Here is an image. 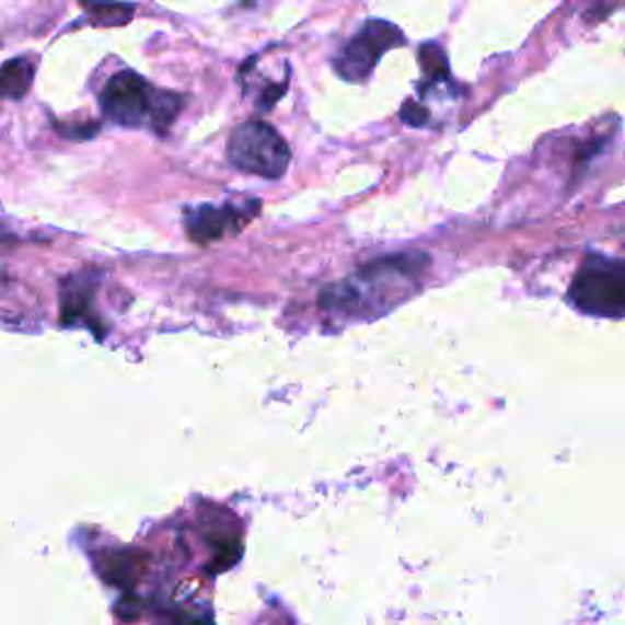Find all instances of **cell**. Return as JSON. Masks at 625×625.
I'll return each mask as SVG.
<instances>
[{
	"mask_svg": "<svg viewBox=\"0 0 625 625\" xmlns=\"http://www.w3.org/2000/svg\"><path fill=\"white\" fill-rule=\"evenodd\" d=\"M406 45L404 32L386 20H369L333 59V69L349 83H364L389 49Z\"/></svg>",
	"mask_w": 625,
	"mask_h": 625,
	"instance_id": "5",
	"label": "cell"
},
{
	"mask_svg": "<svg viewBox=\"0 0 625 625\" xmlns=\"http://www.w3.org/2000/svg\"><path fill=\"white\" fill-rule=\"evenodd\" d=\"M575 309L597 317H623L625 313V264L621 259L587 254L569 286Z\"/></svg>",
	"mask_w": 625,
	"mask_h": 625,
	"instance_id": "3",
	"label": "cell"
},
{
	"mask_svg": "<svg viewBox=\"0 0 625 625\" xmlns=\"http://www.w3.org/2000/svg\"><path fill=\"white\" fill-rule=\"evenodd\" d=\"M426 267V254L377 259L347 281L327 286L321 293V309L343 317H379L418 291Z\"/></svg>",
	"mask_w": 625,
	"mask_h": 625,
	"instance_id": "1",
	"label": "cell"
},
{
	"mask_svg": "<svg viewBox=\"0 0 625 625\" xmlns=\"http://www.w3.org/2000/svg\"><path fill=\"white\" fill-rule=\"evenodd\" d=\"M83 13L91 18L93 25L120 27L127 25L135 15V5L118 3V0H79Z\"/></svg>",
	"mask_w": 625,
	"mask_h": 625,
	"instance_id": "11",
	"label": "cell"
},
{
	"mask_svg": "<svg viewBox=\"0 0 625 625\" xmlns=\"http://www.w3.org/2000/svg\"><path fill=\"white\" fill-rule=\"evenodd\" d=\"M101 577L120 589H130L140 581L144 571V555L135 549H105L95 557Z\"/></svg>",
	"mask_w": 625,
	"mask_h": 625,
	"instance_id": "8",
	"label": "cell"
},
{
	"mask_svg": "<svg viewBox=\"0 0 625 625\" xmlns=\"http://www.w3.org/2000/svg\"><path fill=\"white\" fill-rule=\"evenodd\" d=\"M252 3H254V5H257V3H259V0H245V5H252Z\"/></svg>",
	"mask_w": 625,
	"mask_h": 625,
	"instance_id": "15",
	"label": "cell"
},
{
	"mask_svg": "<svg viewBox=\"0 0 625 625\" xmlns=\"http://www.w3.org/2000/svg\"><path fill=\"white\" fill-rule=\"evenodd\" d=\"M35 83V61L27 57L0 63V101H23Z\"/></svg>",
	"mask_w": 625,
	"mask_h": 625,
	"instance_id": "9",
	"label": "cell"
},
{
	"mask_svg": "<svg viewBox=\"0 0 625 625\" xmlns=\"http://www.w3.org/2000/svg\"><path fill=\"white\" fill-rule=\"evenodd\" d=\"M99 101L103 115L111 123L120 127L150 125L159 135L166 132V127L176 120L184 105L182 95L157 91L150 81L130 69L111 77Z\"/></svg>",
	"mask_w": 625,
	"mask_h": 625,
	"instance_id": "2",
	"label": "cell"
},
{
	"mask_svg": "<svg viewBox=\"0 0 625 625\" xmlns=\"http://www.w3.org/2000/svg\"><path fill=\"white\" fill-rule=\"evenodd\" d=\"M230 164L262 178H281L291 164V150L271 125L252 120L235 127L228 140Z\"/></svg>",
	"mask_w": 625,
	"mask_h": 625,
	"instance_id": "4",
	"label": "cell"
},
{
	"mask_svg": "<svg viewBox=\"0 0 625 625\" xmlns=\"http://www.w3.org/2000/svg\"><path fill=\"white\" fill-rule=\"evenodd\" d=\"M162 625H213L206 611L188 606H169L162 611Z\"/></svg>",
	"mask_w": 625,
	"mask_h": 625,
	"instance_id": "12",
	"label": "cell"
},
{
	"mask_svg": "<svg viewBox=\"0 0 625 625\" xmlns=\"http://www.w3.org/2000/svg\"><path fill=\"white\" fill-rule=\"evenodd\" d=\"M15 238L10 235V232L3 228V222H0V245H8V242H13Z\"/></svg>",
	"mask_w": 625,
	"mask_h": 625,
	"instance_id": "14",
	"label": "cell"
},
{
	"mask_svg": "<svg viewBox=\"0 0 625 625\" xmlns=\"http://www.w3.org/2000/svg\"><path fill=\"white\" fill-rule=\"evenodd\" d=\"M428 118H430L428 111L423 108V105L413 103V101H406L404 108H401V120H404L410 127H423V125L428 123Z\"/></svg>",
	"mask_w": 625,
	"mask_h": 625,
	"instance_id": "13",
	"label": "cell"
},
{
	"mask_svg": "<svg viewBox=\"0 0 625 625\" xmlns=\"http://www.w3.org/2000/svg\"><path fill=\"white\" fill-rule=\"evenodd\" d=\"M257 213L259 200H250L247 206H200L186 213V232L196 245H210L232 232H240Z\"/></svg>",
	"mask_w": 625,
	"mask_h": 625,
	"instance_id": "6",
	"label": "cell"
},
{
	"mask_svg": "<svg viewBox=\"0 0 625 625\" xmlns=\"http://www.w3.org/2000/svg\"><path fill=\"white\" fill-rule=\"evenodd\" d=\"M95 291H99V274L81 271L63 279L61 283V325L67 327H91V331L103 337L99 327V315L93 311Z\"/></svg>",
	"mask_w": 625,
	"mask_h": 625,
	"instance_id": "7",
	"label": "cell"
},
{
	"mask_svg": "<svg viewBox=\"0 0 625 625\" xmlns=\"http://www.w3.org/2000/svg\"><path fill=\"white\" fill-rule=\"evenodd\" d=\"M418 61H420V71H423V93H426L428 89L448 86V83H452L450 61H448V57H444V51L440 49V45H436V42H430V45L420 47Z\"/></svg>",
	"mask_w": 625,
	"mask_h": 625,
	"instance_id": "10",
	"label": "cell"
}]
</instances>
